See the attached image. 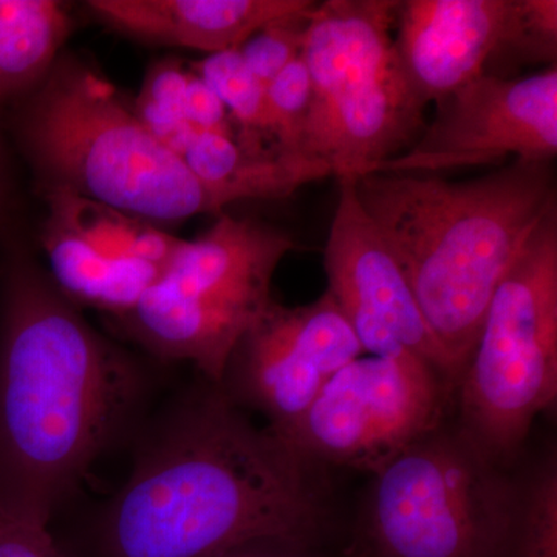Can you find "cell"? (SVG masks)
I'll list each match as a JSON object with an SVG mask.
<instances>
[{
  "label": "cell",
  "mask_w": 557,
  "mask_h": 557,
  "mask_svg": "<svg viewBox=\"0 0 557 557\" xmlns=\"http://www.w3.org/2000/svg\"><path fill=\"white\" fill-rule=\"evenodd\" d=\"M372 478L344 557H507L515 472L457 421H443Z\"/></svg>",
  "instance_id": "cell-6"
},
{
  "label": "cell",
  "mask_w": 557,
  "mask_h": 557,
  "mask_svg": "<svg viewBox=\"0 0 557 557\" xmlns=\"http://www.w3.org/2000/svg\"><path fill=\"white\" fill-rule=\"evenodd\" d=\"M220 557H324L317 544L292 539H263L251 542Z\"/></svg>",
  "instance_id": "cell-26"
},
{
  "label": "cell",
  "mask_w": 557,
  "mask_h": 557,
  "mask_svg": "<svg viewBox=\"0 0 557 557\" xmlns=\"http://www.w3.org/2000/svg\"><path fill=\"white\" fill-rule=\"evenodd\" d=\"M44 193L47 215L40 242L54 287L73 306L115 318L129 313L159 281L183 239L69 190Z\"/></svg>",
  "instance_id": "cell-12"
},
{
  "label": "cell",
  "mask_w": 557,
  "mask_h": 557,
  "mask_svg": "<svg viewBox=\"0 0 557 557\" xmlns=\"http://www.w3.org/2000/svg\"><path fill=\"white\" fill-rule=\"evenodd\" d=\"M355 190L463 372L498 284L557 208L553 160L516 159L468 182L370 172L355 177Z\"/></svg>",
  "instance_id": "cell-3"
},
{
  "label": "cell",
  "mask_w": 557,
  "mask_h": 557,
  "mask_svg": "<svg viewBox=\"0 0 557 557\" xmlns=\"http://www.w3.org/2000/svg\"><path fill=\"white\" fill-rule=\"evenodd\" d=\"M398 3L327 0L311 11L300 57L313 95L292 152L322 161L338 178L369 174L426 127V106L395 50Z\"/></svg>",
  "instance_id": "cell-5"
},
{
  "label": "cell",
  "mask_w": 557,
  "mask_h": 557,
  "mask_svg": "<svg viewBox=\"0 0 557 557\" xmlns=\"http://www.w3.org/2000/svg\"><path fill=\"white\" fill-rule=\"evenodd\" d=\"M329 518L321 465L209 383L143 449L100 537L104 557H220L263 539L319 545Z\"/></svg>",
  "instance_id": "cell-1"
},
{
  "label": "cell",
  "mask_w": 557,
  "mask_h": 557,
  "mask_svg": "<svg viewBox=\"0 0 557 557\" xmlns=\"http://www.w3.org/2000/svg\"><path fill=\"white\" fill-rule=\"evenodd\" d=\"M435 104L434 119L417 141L370 172L434 175L494 164L511 153L555 160L556 65L523 78L482 75Z\"/></svg>",
  "instance_id": "cell-11"
},
{
  "label": "cell",
  "mask_w": 557,
  "mask_h": 557,
  "mask_svg": "<svg viewBox=\"0 0 557 557\" xmlns=\"http://www.w3.org/2000/svg\"><path fill=\"white\" fill-rule=\"evenodd\" d=\"M5 196H7L5 161H3L2 143H0V208H2L3 200H5Z\"/></svg>",
  "instance_id": "cell-27"
},
{
  "label": "cell",
  "mask_w": 557,
  "mask_h": 557,
  "mask_svg": "<svg viewBox=\"0 0 557 557\" xmlns=\"http://www.w3.org/2000/svg\"><path fill=\"white\" fill-rule=\"evenodd\" d=\"M311 95V76L302 57L289 62L267 86L270 137L281 152L293 153L296 135L309 112Z\"/></svg>",
  "instance_id": "cell-22"
},
{
  "label": "cell",
  "mask_w": 557,
  "mask_h": 557,
  "mask_svg": "<svg viewBox=\"0 0 557 557\" xmlns=\"http://www.w3.org/2000/svg\"><path fill=\"white\" fill-rule=\"evenodd\" d=\"M515 479L507 557H557L556 449H548Z\"/></svg>",
  "instance_id": "cell-18"
},
{
  "label": "cell",
  "mask_w": 557,
  "mask_h": 557,
  "mask_svg": "<svg viewBox=\"0 0 557 557\" xmlns=\"http://www.w3.org/2000/svg\"><path fill=\"white\" fill-rule=\"evenodd\" d=\"M57 0H0V115L49 75L70 33Z\"/></svg>",
  "instance_id": "cell-17"
},
{
  "label": "cell",
  "mask_w": 557,
  "mask_h": 557,
  "mask_svg": "<svg viewBox=\"0 0 557 557\" xmlns=\"http://www.w3.org/2000/svg\"><path fill=\"white\" fill-rule=\"evenodd\" d=\"M189 65V64H188ZM185 119L196 134H222L236 137L231 116L214 90L189 67L185 97Z\"/></svg>",
  "instance_id": "cell-25"
},
{
  "label": "cell",
  "mask_w": 557,
  "mask_h": 557,
  "mask_svg": "<svg viewBox=\"0 0 557 557\" xmlns=\"http://www.w3.org/2000/svg\"><path fill=\"white\" fill-rule=\"evenodd\" d=\"M189 67L214 90L231 120L239 124L242 137L271 139L267 87L252 75L239 49L208 54L189 62Z\"/></svg>",
  "instance_id": "cell-20"
},
{
  "label": "cell",
  "mask_w": 557,
  "mask_h": 557,
  "mask_svg": "<svg viewBox=\"0 0 557 557\" xmlns=\"http://www.w3.org/2000/svg\"><path fill=\"white\" fill-rule=\"evenodd\" d=\"M21 106L17 135L42 190H69L156 225L225 208L78 58H58Z\"/></svg>",
  "instance_id": "cell-4"
},
{
  "label": "cell",
  "mask_w": 557,
  "mask_h": 557,
  "mask_svg": "<svg viewBox=\"0 0 557 557\" xmlns=\"http://www.w3.org/2000/svg\"><path fill=\"white\" fill-rule=\"evenodd\" d=\"M324 267L327 289L364 351L423 359L456 391L461 370L435 338L397 258L359 203L355 177L339 178Z\"/></svg>",
  "instance_id": "cell-13"
},
{
  "label": "cell",
  "mask_w": 557,
  "mask_h": 557,
  "mask_svg": "<svg viewBox=\"0 0 557 557\" xmlns=\"http://www.w3.org/2000/svg\"><path fill=\"white\" fill-rule=\"evenodd\" d=\"M364 354L335 296L307 306L271 299L242 336L215 386L237 408L258 410L274 434L287 431L347 364Z\"/></svg>",
  "instance_id": "cell-10"
},
{
  "label": "cell",
  "mask_w": 557,
  "mask_h": 557,
  "mask_svg": "<svg viewBox=\"0 0 557 557\" xmlns=\"http://www.w3.org/2000/svg\"><path fill=\"white\" fill-rule=\"evenodd\" d=\"M182 159L223 207L245 199H284L333 175L322 161L208 132L194 137Z\"/></svg>",
  "instance_id": "cell-16"
},
{
  "label": "cell",
  "mask_w": 557,
  "mask_h": 557,
  "mask_svg": "<svg viewBox=\"0 0 557 557\" xmlns=\"http://www.w3.org/2000/svg\"><path fill=\"white\" fill-rule=\"evenodd\" d=\"M311 9L270 22L239 47L245 64L263 87L302 53Z\"/></svg>",
  "instance_id": "cell-21"
},
{
  "label": "cell",
  "mask_w": 557,
  "mask_h": 557,
  "mask_svg": "<svg viewBox=\"0 0 557 557\" xmlns=\"http://www.w3.org/2000/svg\"><path fill=\"white\" fill-rule=\"evenodd\" d=\"M0 557H69L47 523L21 519L0 511Z\"/></svg>",
  "instance_id": "cell-24"
},
{
  "label": "cell",
  "mask_w": 557,
  "mask_h": 557,
  "mask_svg": "<svg viewBox=\"0 0 557 557\" xmlns=\"http://www.w3.org/2000/svg\"><path fill=\"white\" fill-rule=\"evenodd\" d=\"M556 54V0H515L508 39L497 60L555 61Z\"/></svg>",
  "instance_id": "cell-23"
},
{
  "label": "cell",
  "mask_w": 557,
  "mask_h": 557,
  "mask_svg": "<svg viewBox=\"0 0 557 557\" xmlns=\"http://www.w3.org/2000/svg\"><path fill=\"white\" fill-rule=\"evenodd\" d=\"M557 397V208L533 231L487 307L458 380L457 424L511 469L539 413Z\"/></svg>",
  "instance_id": "cell-7"
},
{
  "label": "cell",
  "mask_w": 557,
  "mask_h": 557,
  "mask_svg": "<svg viewBox=\"0 0 557 557\" xmlns=\"http://www.w3.org/2000/svg\"><path fill=\"white\" fill-rule=\"evenodd\" d=\"M188 78V64L178 60L157 62L132 102L141 123L180 159L197 135L185 119Z\"/></svg>",
  "instance_id": "cell-19"
},
{
  "label": "cell",
  "mask_w": 557,
  "mask_h": 557,
  "mask_svg": "<svg viewBox=\"0 0 557 557\" xmlns=\"http://www.w3.org/2000/svg\"><path fill=\"white\" fill-rule=\"evenodd\" d=\"M454 387L416 357L358 358L278 437L304 457L375 474L448 420Z\"/></svg>",
  "instance_id": "cell-9"
},
{
  "label": "cell",
  "mask_w": 557,
  "mask_h": 557,
  "mask_svg": "<svg viewBox=\"0 0 557 557\" xmlns=\"http://www.w3.org/2000/svg\"><path fill=\"white\" fill-rule=\"evenodd\" d=\"M515 0L399 2L394 40L399 65L426 106L486 75L504 50Z\"/></svg>",
  "instance_id": "cell-14"
},
{
  "label": "cell",
  "mask_w": 557,
  "mask_h": 557,
  "mask_svg": "<svg viewBox=\"0 0 557 557\" xmlns=\"http://www.w3.org/2000/svg\"><path fill=\"white\" fill-rule=\"evenodd\" d=\"M293 248L284 231L222 214L207 233L183 240L135 309L116 319L150 354L193 362L219 384L237 343L269 306L271 278Z\"/></svg>",
  "instance_id": "cell-8"
},
{
  "label": "cell",
  "mask_w": 557,
  "mask_h": 557,
  "mask_svg": "<svg viewBox=\"0 0 557 557\" xmlns=\"http://www.w3.org/2000/svg\"><path fill=\"white\" fill-rule=\"evenodd\" d=\"M311 0H91V13L113 30L163 46L239 49L270 22L311 9Z\"/></svg>",
  "instance_id": "cell-15"
},
{
  "label": "cell",
  "mask_w": 557,
  "mask_h": 557,
  "mask_svg": "<svg viewBox=\"0 0 557 557\" xmlns=\"http://www.w3.org/2000/svg\"><path fill=\"white\" fill-rule=\"evenodd\" d=\"M138 395L131 359L14 260L0 314V511L49 523Z\"/></svg>",
  "instance_id": "cell-2"
}]
</instances>
